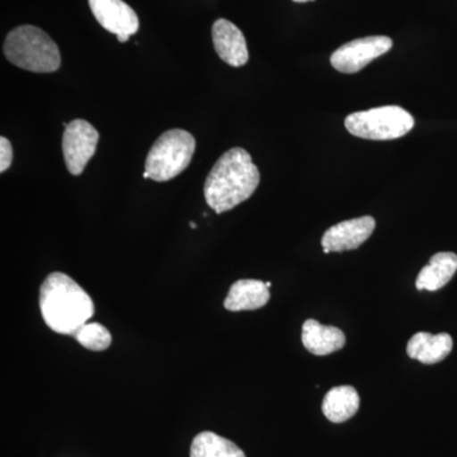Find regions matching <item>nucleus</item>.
I'll return each mask as SVG.
<instances>
[{
    "label": "nucleus",
    "mask_w": 457,
    "mask_h": 457,
    "mask_svg": "<svg viewBox=\"0 0 457 457\" xmlns=\"http://www.w3.org/2000/svg\"><path fill=\"white\" fill-rule=\"evenodd\" d=\"M191 228H196V224H195V222H191Z\"/></svg>",
    "instance_id": "nucleus-21"
},
{
    "label": "nucleus",
    "mask_w": 457,
    "mask_h": 457,
    "mask_svg": "<svg viewBox=\"0 0 457 457\" xmlns=\"http://www.w3.org/2000/svg\"><path fill=\"white\" fill-rule=\"evenodd\" d=\"M375 227L376 221L372 216L338 222L324 233L321 239L324 253L353 251L359 248L372 236Z\"/></svg>",
    "instance_id": "nucleus-9"
},
{
    "label": "nucleus",
    "mask_w": 457,
    "mask_h": 457,
    "mask_svg": "<svg viewBox=\"0 0 457 457\" xmlns=\"http://www.w3.org/2000/svg\"><path fill=\"white\" fill-rule=\"evenodd\" d=\"M4 55L12 64L32 73H54L62 64L59 47L46 32L20 26L8 33Z\"/></svg>",
    "instance_id": "nucleus-3"
},
{
    "label": "nucleus",
    "mask_w": 457,
    "mask_h": 457,
    "mask_svg": "<svg viewBox=\"0 0 457 457\" xmlns=\"http://www.w3.org/2000/svg\"><path fill=\"white\" fill-rule=\"evenodd\" d=\"M212 41L216 54L222 62L234 68H240L248 62L249 53L245 35L230 21L220 18L213 23Z\"/></svg>",
    "instance_id": "nucleus-10"
},
{
    "label": "nucleus",
    "mask_w": 457,
    "mask_h": 457,
    "mask_svg": "<svg viewBox=\"0 0 457 457\" xmlns=\"http://www.w3.org/2000/svg\"><path fill=\"white\" fill-rule=\"evenodd\" d=\"M303 347L315 356H327L342 350L345 336L336 327L321 326L315 319H308L303 326Z\"/></svg>",
    "instance_id": "nucleus-13"
},
{
    "label": "nucleus",
    "mask_w": 457,
    "mask_h": 457,
    "mask_svg": "<svg viewBox=\"0 0 457 457\" xmlns=\"http://www.w3.org/2000/svg\"><path fill=\"white\" fill-rule=\"evenodd\" d=\"M260 180V170L251 154L233 147L219 158L207 176L204 198L216 213L227 212L252 197Z\"/></svg>",
    "instance_id": "nucleus-1"
},
{
    "label": "nucleus",
    "mask_w": 457,
    "mask_h": 457,
    "mask_svg": "<svg viewBox=\"0 0 457 457\" xmlns=\"http://www.w3.org/2000/svg\"><path fill=\"white\" fill-rule=\"evenodd\" d=\"M267 287H270V282H266Z\"/></svg>",
    "instance_id": "nucleus-22"
},
{
    "label": "nucleus",
    "mask_w": 457,
    "mask_h": 457,
    "mask_svg": "<svg viewBox=\"0 0 457 457\" xmlns=\"http://www.w3.org/2000/svg\"><path fill=\"white\" fill-rule=\"evenodd\" d=\"M393 40L387 36H369L343 45L330 56V64L339 73L353 74L370 62L392 50Z\"/></svg>",
    "instance_id": "nucleus-6"
},
{
    "label": "nucleus",
    "mask_w": 457,
    "mask_h": 457,
    "mask_svg": "<svg viewBox=\"0 0 457 457\" xmlns=\"http://www.w3.org/2000/svg\"><path fill=\"white\" fill-rule=\"evenodd\" d=\"M196 150L194 135L171 129L158 137L146 156L145 171L155 182H167L179 176L191 163Z\"/></svg>",
    "instance_id": "nucleus-4"
},
{
    "label": "nucleus",
    "mask_w": 457,
    "mask_h": 457,
    "mask_svg": "<svg viewBox=\"0 0 457 457\" xmlns=\"http://www.w3.org/2000/svg\"><path fill=\"white\" fill-rule=\"evenodd\" d=\"M453 347V338L447 333L429 335L420 332L409 339L407 353L411 359L418 360L425 365H435L446 359Z\"/></svg>",
    "instance_id": "nucleus-11"
},
{
    "label": "nucleus",
    "mask_w": 457,
    "mask_h": 457,
    "mask_svg": "<svg viewBox=\"0 0 457 457\" xmlns=\"http://www.w3.org/2000/svg\"><path fill=\"white\" fill-rule=\"evenodd\" d=\"M89 7L99 25L120 42H128L139 31V17L123 0H89Z\"/></svg>",
    "instance_id": "nucleus-8"
},
{
    "label": "nucleus",
    "mask_w": 457,
    "mask_h": 457,
    "mask_svg": "<svg viewBox=\"0 0 457 457\" xmlns=\"http://www.w3.org/2000/svg\"><path fill=\"white\" fill-rule=\"evenodd\" d=\"M74 337L84 348L90 351L99 352L107 350L111 345V342H112V336H111L110 330L99 323L84 324Z\"/></svg>",
    "instance_id": "nucleus-17"
},
{
    "label": "nucleus",
    "mask_w": 457,
    "mask_h": 457,
    "mask_svg": "<svg viewBox=\"0 0 457 457\" xmlns=\"http://www.w3.org/2000/svg\"><path fill=\"white\" fill-rule=\"evenodd\" d=\"M414 119L399 106L371 108L351 113L345 126L353 137L368 140H395L414 128Z\"/></svg>",
    "instance_id": "nucleus-5"
},
{
    "label": "nucleus",
    "mask_w": 457,
    "mask_h": 457,
    "mask_svg": "<svg viewBox=\"0 0 457 457\" xmlns=\"http://www.w3.org/2000/svg\"><path fill=\"white\" fill-rule=\"evenodd\" d=\"M295 3H306V2H312V0H294Z\"/></svg>",
    "instance_id": "nucleus-19"
},
{
    "label": "nucleus",
    "mask_w": 457,
    "mask_h": 457,
    "mask_svg": "<svg viewBox=\"0 0 457 457\" xmlns=\"http://www.w3.org/2000/svg\"><path fill=\"white\" fill-rule=\"evenodd\" d=\"M40 309L46 326L65 336L77 335L95 314L89 295L62 272L51 273L41 285Z\"/></svg>",
    "instance_id": "nucleus-2"
},
{
    "label": "nucleus",
    "mask_w": 457,
    "mask_h": 457,
    "mask_svg": "<svg viewBox=\"0 0 457 457\" xmlns=\"http://www.w3.org/2000/svg\"><path fill=\"white\" fill-rule=\"evenodd\" d=\"M457 270V255L441 252L432 255L429 263L423 267L416 281L417 290L437 291L446 286Z\"/></svg>",
    "instance_id": "nucleus-14"
},
{
    "label": "nucleus",
    "mask_w": 457,
    "mask_h": 457,
    "mask_svg": "<svg viewBox=\"0 0 457 457\" xmlns=\"http://www.w3.org/2000/svg\"><path fill=\"white\" fill-rule=\"evenodd\" d=\"M144 179H149V174H147V171L143 174Z\"/></svg>",
    "instance_id": "nucleus-20"
},
{
    "label": "nucleus",
    "mask_w": 457,
    "mask_h": 457,
    "mask_svg": "<svg viewBox=\"0 0 457 457\" xmlns=\"http://www.w3.org/2000/svg\"><path fill=\"white\" fill-rule=\"evenodd\" d=\"M191 457H246L234 442L213 432H203L191 445Z\"/></svg>",
    "instance_id": "nucleus-16"
},
{
    "label": "nucleus",
    "mask_w": 457,
    "mask_h": 457,
    "mask_svg": "<svg viewBox=\"0 0 457 457\" xmlns=\"http://www.w3.org/2000/svg\"><path fill=\"white\" fill-rule=\"evenodd\" d=\"M13 162V147L4 137H0V173H4Z\"/></svg>",
    "instance_id": "nucleus-18"
},
{
    "label": "nucleus",
    "mask_w": 457,
    "mask_h": 457,
    "mask_svg": "<svg viewBox=\"0 0 457 457\" xmlns=\"http://www.w3.org/2000/svg\"><path fill=\"white\" fill-rule=\"evenodd\" d=\"M360 408V396L353 386H336L327 393L323 400L324 416L333 423H343L357 413Z\"/></svg>",
    "instance_id": "nucleus-15"
},
{
    "label": "nucleus",
    "mask_w": 457,
    "mask_h": 457,
    "mask_svg": "<svg viewBox=\"0 0 457 457\" xmlns=\"http://www.w3.org/2000/svg\"><path fill=\"white\" fill-rule=\"evenodd\" d=\"M270 288L258 279H239L231 286L224 306L228 312L257 311L270 302Z\"/></svg>",
    "instance_id": "nucleus-12"
},
{
    "label": "nucleus",
    "mask_w": 457,
    "mask_h": 457,
    "mask_svg": "<svg viewBox=\"0 0 457 457\" xmlns=\"http://www.w3.org/2000/svg\"><path fill=\"white\" fill-rule=\"evenodd\" d=\"M99 134L86 120H74L65 128L62 154L65 165L73 176H79L97 150Z\"/></svg>",
    "instance_id": "nucleus-7"
}]
</instances>
